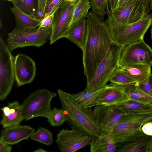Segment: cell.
<instances>
[{"mask_svg": "<svg viewBox=\"0 0 152 152\" xmlns=\"http://www.w3.org/2000/svg\"><path fill=\"white\" fill-rule=\"evenodd\" d=\"M92 12L86 19L87 35L82 50L84 73L87 83L93 78L96 70L114 40L107 19Z\"/></svg>", "mask_w": 152, "mask_h": 152, "instance_id": "1", "label": "cell"}, {"mask_svg": "<svg viewBox=\"0 0 152 152\" xmlns=\"http://www.w3.org/2000/svg\"><path fill=\"white\" fill-rule=\"evenodd\" d=\"M57 93L66 117V122L71 127L83 131L92 137H98L99 130L94 117L91 108H84L75 101L71 94L61 89Z\"/></svg>", "mask_w": 152, "mask_h": 152, "instance_id": "2", "label": "cell"}, {"mask_svg": "<svg viewBox=\"0 0 152 152\" xmlns=\"http://www.w3.org/2000/svg\"><path fill=\"white\" fill-rule=\"evenodd\" d=\"M52 27H16L8 34L7 45L11 52L19 48L40 47L50 40Z\"/></svg>", "mask_w": 152, "mask_h": 152, "instance_id": "3", "label": "cell"}, {"mask_svg": "<svg viewBox=\"0 0 152 152\" xmlns=\"http://www.w3.org/2000/svg\"><path fill=\"white\" fill-rule=\"evenodd\" d=\"M124 47L113 41L106 55L98 65L94 75L84 90L89 92L105 86L114 71L119 67V62Z\"/></svg>", "mask_w": 152, "mask_h": 152, "instance_id": "4", "label": "cell"}, {"mask_svg": "<svg viewBox=\"0 0 152 152\" xmlns=\"http://www.w3.org/2000/svg\"><path fill=\"white\" fill-rule=\"evenodd\" d=\"M150 121H152V111L126 114L112 132L114 142L123 144L142 135L144 134L142 126Z\"/></svg>", "mask_w": 152, "mask_h": 152, "instance_id": "5", "label": "cell"}, {"mask_svg": "<svg viewBox=\"0 0 152 152\" xmlns=\"http://www.w3.org/2000/svg\"><path fill=\"white\" fill-rule=\"evenodd\" d=\"M57 95L46 89H39L30 94L21 104L23 120L39 117L47 118L51 109V101Z\"/></svg>", "mask_w": 152, "mask_h": 152, "instance_id": "6", "label": "cell"}, {"mask_svg": "<svg viewBox=\"0 0 152 152\" xmlns=\"http://www.w3.org/2000/svg\"><path fill=\"white\" fill-rule=\"evenodd\" d=\"M146 15L144 0H130L124 7L107 14L110 30L138 22Z\"/></svg>", "mask_w": 152, "mask_h": 152, "instance_id": "7", "label": "cell"}, {"mask_svg": "<svg viewBox=\"0 0 152 152\" xmlns=\"http://www.w3.org/2000/svg\"><path fill=\"white\" fill-rule=\"evenodd\" d=\"M152 23V14L146 15L137 22L119 26L110 30L114 41L124 47L143 39Z\"/></svg>", "mask_w": 152, "mask_h": 152, "instance_id": "8", "label": "cell"}, {"mask_svg": "<svg viewBox=\"0 0 152 152\" xmlns=\"http://www.w3.org/2000/svg\"><path fill=\"white\" fill-rule=\"evenodd\" d=\"M14 57L0 37V100L6 99L12 89L15 79Z\"/></svg>", "mask_w": 152, "mask_h": 152, "instance_id": "9", "label": "cell"}, {"mask_svg": "<svg viewBox=\"0 0 152 152\" xmlns=\"http://www.w3.org/2000/svg\"><path fill=\"white\" fill-rule=\"evenodd\" d=\"M137 64L152 66V48L144 39L124 47L119 62L121 68Z\"/></svg>", "mask_w": 152, "mask_h": 152, "instance_id": "10", "label": "cell"}, {"mask_svg": "<svg viewBox=\"0 0 152 152\" xmlns=\"http://www.w3.org/2000/svg\"><path fill=\"white\" fill-rule=\"evenodd\" d=\"M71 128L62 129L57 134L56 142L61 152H75L91 143V136L76 127Z\"/></svg>", "mask_w": 152, "mask_h": 152, "instance_id": "11", "label": "cell"}, {"mask_svg": "<svg viewBox=\"0 0 152 152\" xmlns=\"http://www.w3.org/2000/svg\"><path fill=\"white\" fill-rule=\"evenodd\" d=\"M93 112L100 134L112 132L121 118L126 115L116 105H97L95 106Z\"/></svg>", "mask_w": 152, "mask_h": 152, "instance_id": "12", "label": "cell"}, {"mask_svg": "<svg viewBox=\"0 0 152 152\" xmlns=\"http://www.w3.org/2000/svg\"><path fill=\"white\" fill-rule=\"evenodd\" d=\"M73 3L64 0L55 12L52 27L50 45L65 38L69 30L73 11Z\"/></svg>", "mask_w": 152, "mask_h": 152, "instance_id": "13", "label": "cell"}, {"mask_svg": "<svg viewBox=\"0 0 152 152\" xmlns=\"http://www.w3.org/2000/svg\"><path fill=\"white\" fill-rule=\"evenodd\" d=\"M15 79L18 86L30 83L34 79L36 66L34 61L25 54L19 53L14 57Z\"/></svg>", "mask_w": 152, "mask_h": 152, "instance_id": "14", "label": "cell"}, {"mask_svg": "<svg viewBox=\"0 0 152 152\" xmlns=\"http://www.w3.org/2000/svg\"><path fill=\"white\" fill-rule=\"evenodd\" d=\"M129 100L123 86L111 83L107 85L99 96L98 105H118Z\"/></svg>", "mask_w": 152, "mask_h": 152, "instance_id": "15", "label": "cell"}, {"mask_svg": "<svg viewBox=\"0 0 152 152\" xmlns=\"http://www.w3.org/2000/svg\"><path fill=\"white\" fill-rule=\"evenodd\" d=\"M35 129L28 125L17 124L4 128L0 139L11 145L28 140L35 132Z\"/></svg>", "mask_w": 152, "mask_h": 152, "instance_id": "16", "label": "cell"}, {"mask_svg": "<svg viewBox=\"0 0 152 152\" xmlns=\"http://www.w3.org/2000/svg\"><path fill=\"white\" fill-rule=\"evenodd\" d=\"M2 118L0 121L3 128L20 124L23 120L22 108L18 101L9 103L1 108Z\"/></svg>", "mask_w": 152, "mask_h": 152, "instance_id": "17", "label": "cell"}, {"mask_svg": "<svg viewBox=\"0 0 152 152\" xmlns=\"http://www.w3.org/2000/svg\"><path fill=\"white\" fill-rule=\"evenodd\" d=\"M87 35L86 18L80 20L71 25L66 38L77 45L82 50Z\"/></svg>", "mask_w": 152, "mask_h": 152, "instance_id": "18", "label": "cell"}, {"mask_svg": "<svg viewBox=\"0 0 152 152\" xmlns=\"http://www.w3.org/2000/svg\"><path fill=\"white\" fill-rule=\"evenodd\" d=\"M117 145L112 132L102 133L98 137H92L90 150L91 152H115L117 150Z\"/></svg>", "mask_w": 152, "mask_h": 152, "instance_id": "19", "label": "cell"}, {"mask_svg": "<svg viewBox=\"0 0 152 152\" xmlns=\"http://www.w3.org/2000/svg\"><path fill=\"white\" fill-rule=\"evenodd\" d=\"M106 87L107 85L96 90L87 92L84 90L71 95L75 102L80 107L92 108L98 105V99Z\"/></svg>", "mask_w": 152, "mask_h": 152, "instance_id": "20", "label": "cell"}, {"mask_svg": "<svg viewBox=\"0 0 152 152\" xmlns=\"http://www.w3.org/2000/svg\"><path fill=\"white\" fill-rule=\"evenodd\" d=\"M152 136L144 134L142 135L123 143L117 150L119 152H146Z\"/></svg>", "mask_w": 152, "mask_h": 152, "instance_id": "21", "label": "cell"}, {"mask_svg": "<svg viewBox=\"0 0 152 152\" xmlns=\"http://www.w3.org/2000/svg\"><path fill=\"white\" fill-rule=\"evenodd\" d=\"M10 10L14 16L16 27H38L43 19L32 17L23 12L15 6L10 8Z\"/></svg>", "mask_w": 152, "mask_h": 152, "instance_id": "22", "label": "cell"}, {"mask_svg": "<svg viewBox=\"0 0 152 152\" xmlns=\"http://www.w3.org/2000/svg\"><path fill=\"white\" fill-rule=\"evenodd\" d=\"M151 66L150 65L137 64L121 68L140 83L151 76Z\"/></svg>", "mask_w": 152, "mask_h": 152, "instance_id": "23", "label": "cell"}, {"mask_svg": "<svg viewBox=\"0 0 152 152\" xmlns=\"http://www.w3.org/2000/svg\"><path fill=\"white\" fill-rule=\"evenodd\" d=\"M117 106L126 115L152 111V107L150 105L131 100Z\"/></svg>", "mask_w": 152, "mask_h": 152, "instance_id": "24", "label": "cell"}, {"mask_svg": "<svg viewBox=\"0 0 152 152\" xmlns=\"http://www.w3.org/2000/svg\"><path fill=\"white\" fill-rule=\"evenodd\" d=\"M73 3L74 9L70 26L75 22L87 18L91 8L90 0H76Z\"/></svg>", "mask_w": 152, "mask_h": 152, "instance_id": "25", "label": "cell"}, {"mask_svg": "<svg viewBox=\"0 0 152 152\" xmlns=\"http://www.w3.org/2000/svg\"><path fill=\"white\" fill-rule=\"evenodd\" d=\"M32 17L37 18L39 0H4Z\"/></svg>", "mask_w": 152, "mask_h": 152, "instance_id": "26", "label": "cell"}, {"mask_svg": "<svg viewBox=\"0 0 152 152\" xmlns=\"http://www.w3.org/2000/svg\"><path fill=\"white\" fill-rule=\"evenodd\" d=\"M30 138L32 140L49 146L52 145L54 142L52 132L48 129L42 127H39L37 131L32 134Z\"/></svg>", "mask_w": 152, "mask_h": 152, "instance_id": "27", "label": "cell"}, {"mask_svg": "<svg viewBox=\"0 0 152 152\" xmlns=\"http://www.w3.org/2000/svg\"><path fill=\"white\" fill-rule=\"evenodd\" d=\"M109 81L112 83L122 86L137 82L119 67L114 71Z\"/></svg>", "mask_w": 152, "mask_h": 152, "instance_id": "28", "label": "cell"}, {"mask_svg": "<svg viewBox=\"0 0 152 152\" xmlns=\"http://www.w3.org/2000/svg\"><path fill=\"white\" fill-rule=\"evenodd\" d=\"M47 121L52 126H59L66 122V117L63 109L55 107L51 109L47 118Z\"/></svg>", "mask_w": 152, "mask_h": 152, "instance_id": "29", "label": "cell"}, {"mask_svg": "<svg viewBox=\"0 0 152 152\" xmlns=\"http://www.w3.org/2000/svg\"><path fill=\"white\" fill-rule=\"evenodd\" d=\"M91 12L102 17L110 11L108 0H91Z\"/></svg>", "mask_w": 152, "mask_h": 152, "instance_id": "30", "label": "cell"}, {"mask_svg": "<svg viewBox=\"0 0 152 152\" xmlns=\"http://www.w3.org/2000/svg\"><path fill=\"white\" fill-rule=\"evenodd\" d=\"M64 0H47L44 18L55 12Z\"/></svg>", "mask_w": 152, "mask_h": 152, "instance_id": "31", "label": "cell"}, {"mask_svg": "<svg viewBox=\"0 0 152 152\" xmlns=\"http://www.w3.org/2000/svg\"><path fill=\"white\" fill-rule=\"evenodd\" d=\"M141 88L147 94L152 96V80L151 76L139 83Z\"/></svg>", "mask_w": 152, "mask_h": 152, "instance_id": "32", "label": "cell"}, {"mask_svg": "<svg viewBox=\"0 0 152 152\" xmlns=\"http://www.w3.org/2000/svg\"><path fill=\"white\" fill-rule=\"evenodd\" d=\"M55 12L43 19L38 27L40 28L52 27Z\"/></svg>", "mask_w": 152, "mask_h": 152, "instance_id": "33", "label": "cell"}, {"mask_svg": "<svg viewBox=\"0 0 152 152\" xmlns=\"http://www.w3.org/2000/svg\"><path fill=\"white\" fill-rule=\"evenodd\" d=\"M46 5V0H39L37 18L43 19L45 16Z\"/></svg>", "mask_w": 152, "mask_h": 152, "instance_id": "34", "label": "cell"}, {"mask_svg": "<svg viewBox=\"0 0 152 152\" xmlns=\"http://www.w3.org/2000/svg\"><path fill=\"white\" fill-rule=\"evenodd\" d=\"M141 130L145 134L152 136V121L144 124L142 127Z\"/></svg>", "mask_w": 152, "mask_h": 152, "instance_id": "35", "label": "cell"}, {"mask_svg": "<svg viewBox=\"0 0 152 152\" xmlns=\"http://www.w3.org/2000/svg\"><path fill=\"white\" fill-rule=\"evenodd\" d=\"M12 149V148L11 145L0 139V152H11Z\"/></svg>", "mask_w": 152, "mask_h": 152, "instance_id": "36", "label": "cell"}, {"mask_svg": "<svg viewBox=\"0 0 152 152\" xmlns=\"http://www.w3.org/2000/svg\"><path fill=\"white\" fill-rule=\"evenodd\" d=\"M119 0H108L109 9L111 12H113L115 9Z\"/></svg>", "mask_w": 152, "mask_h": 152, "instance_id": "37", "label": "cell"}, {"mask_svg": "<svg viewBox=\"0 0 152 152\" xmlns=\"http://www.w3.org/2000/svg\"><path fill=\"white\" fill-rule=\"evenodd\" d=\"M146 14L152 9V0H144Z\"/></svg>", "mask_w": 152, "mask_h": 152, "instance_id": "38", "label": "cell"}, {"mask_svg": "<svg viewBox=\"0 0 152 152\" xmlns=\"http://www.w3.org/2000/svg\"><path fill=\"white\" fill-rule=\"evenodd\" d=\"M130 0H119L117 6L115 10L124 7Z\"/></svg>", "mask_w": 152, "mask_h": 152, "instance_id": "39", "label": "cell"}, {"mask_svg": "<svg viewBox=\"0 0 152 152\" xmlns=\"http://www.w3.org/2000/svg\"><path fill=\"white\" fill-rule=\"evenodd\" d=\"M146 152H152V138Z\"/></svg>", "mask_w": 152, "mask_h": 152, "instance_id": "40", "label": "cell"}, {"mask_svg": "<svg viewBox=\"0 0 152 152\" xmlns=\"http://www.w3.org/2000/svg\"><path fill=\"white\" fill-rule=\"evenodd\" d=\"M34 152H47V151L41 148H39L37 149Z\"/></svg>", "mask_w": 152, "mask_h": 152, "instance_id": "41", "label": "cell"}, {"mask_svg": "<svg viewBox=\"0 0 152 152\" xmlns=\"http://www.w3.org/2000/svg\"><path fill=\"white\" fill-rule=\"evenodd\" d=\"M65 0L72 3L74 2L76 0Z\"/></svg>", "mask_w": 152, "mask_h": 152, "instance_id": "42", "label": "cell"}, {"mask_svg": "<svg viewBox=\"0 0 152 152\" xmlns=\"http://www.w3.org/2000/svg\"><path fill=\"white\" fill-rule=\"evenodd\" d=\"M151 39L152 40V25L151 28Z\"/></svg>", "mask_w": 152, "mask_h": 152, "instance_id": "43", "label": "cell"}, {"mask_svg": "<svg viewBox=\"0 0 152 152\" xmlns=\"http://www.w3.org/2000/svg\"><path fill=\"white\" fill-rule=\"evenodd\" d=\"M151 79L152 80V74H151Z\"/></svg>", "mask_w": 152, "mask_h": 152, "instance_id": "44", "label": "cell"}, {"mask_svg": "<svg viewBox=\"0 0 152 152\" xmlns=\"http://www.w3.org/2000/svg\"><path fill=\"white\" fill-rule=\"evenodd\" d=\"M46 3L47 0H46Z\"/></svg>", "mask_w": 152, "mask_h": 152, "instance_id": "45", "label": "cell"}]
</instances>
